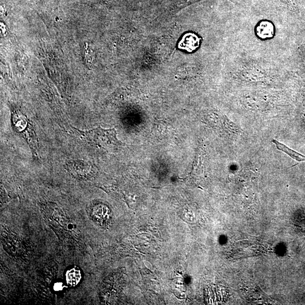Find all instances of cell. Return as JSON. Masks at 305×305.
Returning a JSON list of instances; mask_svg holds the SVG:
<instances>
[{
	"instance_id": "cell-7",
	"label": "cell",
	"mask_w": 305,
	"mask_h": 305,
	"mask_svg": "<svg viewBox=\"0 0 305 305\" xmlns=\"http://www.w3.org/2000/svg\"><path fill=\"white\" fill-rule=\"evenodd\" d=\"M81 272L77 267L68 270L66 274V280L69 286H76L81 280Z\"/></svg>"
},
{
	"instance_id": "cell-4",
	"label": "cell",
	"mask_w": 305,
	"mask_h": 305,
	"mask_svg": "<svg viewBox=\"0 0 305 305\" xmlns=\"http://www.w3.org/2000/svg\"><path fill=\"white\" fill-rule=\"evenodd\" d=\"M272 142L275 144L277 149L285 153L292 159L296 160V161L299 162L305 161V156L304 155L294 151V150L287 147L285 144L275 140V139L272 140Z\"/></svg>"
},
{
	"instance_id": "cell-8",
	"label": "cell",
	"mask_w": 305,
	"mask_h": 305,
	"mask_svg": "<svg viewBox=\"0 0 305 305\" xmlns=\"http://www.w3.org/2000/svg\"><path fill=\"white\" fill-rule=\"evenodd\" d=\"M84 60L86 62L88 67L92 66L93 61V52L89 49V47L85 48L84 51Z\"/></svg>"
},
{
	"instance_id": "cell-6",
	"label": "cell",
	"mask_w": 305,
	"mask_h": 305,
	"mask_svg": "<svg viewBox=\"0 0 305 305\" xmlns=\"http://www.w3.org/2000/svg\"><path fill=\"white\" fill-rule=\"evenodd\" d=\"M183 44L184 49L189 52L194 51L199 45V37L195 34H187L180 42V44Z\"/></svg>"
},
{
	"instance_id": "cell-5",
	"label": "cell",
	"mask_w": 305,
	"mask_h": 305,
	"mask_svg": "<svg viewBox=\"0 0 305 305\" xmlns=\"http://www.w3.org/2000/svg\"><path fill=\"white\" fill-rule=\"evenodd\" d=\"M256 34L262 39L271 38L274 34V26L267 21L260 23L256 29Z\"/></svg>"
},
{
	"instance_id": "cell-2",
	"label": "cell",
	"mask_w": 305,
	"mask_h": 305,
	"mask_svg": "<svg viewBox=\"0 0 305 305\" xmlns=\"http://www.w3.org/2000/svg\"><path fill=\"white\" fill-rule=\"evenodd\" d=\"M12 124L16 132L26 139L30 147L35 154L38 149V140L34 128L30 121L23 113L15 110L12 113Z\"/></svg>"
},
{
	"instance_id": "cell-3",
	"label": "cell",
	"mask_w": 305,
	"mask_h": 305,
	"mask_svg": "<svg viewBox=\"0 0 305 305\" xmlns=\"http://www.w3.org/2000/svg\"><path fill=\"white\" fill-rule=\"evenodd\" d=\"M65 168L75 178L83 180L92 178L97 171L92 163L80 159L69 160Z\"/></svg>"
},
{
	"instance_id": "cell-9",
	"label": "cell",
	"mask_w": 305,
	"mask_h": 305,
	"mask_svg": "<svg viewBox=\"0 0 305 305\" xmlns=\"http://www.w3.org/2000/svg\"><path fill=\"white\" fill-rule=\"evenodd\" d=\"M83 3L88 5L97 4L103 2V0H80Z\"/></svg>"
},
{
	"instance_id": "cell-1",
	"label": "cell",
	"mask_w": 305,
	"mask_h": 305,
	"mask_svg": "<svg viewBox=\"0 0 305 305\" xmlns=\"http://www.w3.org/2000/svg\"><path fill=\"white\" fill-rule=\"evenodd\" d=\"M79 132L81 133L85 142L99 148H106L123 145L122 143L118 140L115 128L104 129L99 127L88 131L79 130Z\"/></svg>"
}]
</instances>
